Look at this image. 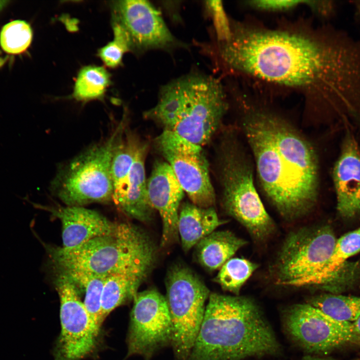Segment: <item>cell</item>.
I'll return each mask as SVG.
<instances>
[{
	"mask_svg": "<svg viewBox=\"0 0 360 360\" xmlns=\"http://www.w3.org/2000/svg\"><path fill=\"white\" fill-rule=\"evenodd\" d=\"M211 55L228 68L303 92L308 98L360 104V40L328 30L306 32L232 25Z\"/></svg>",
	"mask_w": 360,
	"mask_h": 360,
	"instance_id": "cell-1",
	"label": "cell"
},
{
	"mask_svg": "<svg viewBox=\"0 0 360 360\" xmlns=\"http://www.w3.org/2000/svg\"><path fill=\"white\" fill-rule=\"evenodd\" d=\"M242 126L268 199L288 220L307 214L318 194V162L312 145L288 122L263 110L246 114Z\"/></svg>",
	"mask_w": 360,
	"mask_h": 360,
	"instance_id": "cell-2",
	"label": "cell"
},
{
	"mask_svg": "<svg viewBox=\"0 0 360 360\" xmlns=\"http://www.w3.org/2000/svg\"><path fill=\"white\" fill-rule=\"evenodd\" d=\"M208 300L186 360H241L278 350L272 329L252 299L212 293Z\"/></svg>",
	"mask_w": 360,
	"mask_h": 360,
	"instance_id": "cell-3",
	"label": "cell"
},
{
	"mask_svg": "<svg viewBox=\"0 0 360 360\" xmlns=\"http://www.w3.org/2000/svg\"><path fill=\"white\" fill-rule=\"evenodd\" d=\"M228 109L224 89L216 78L192 72L160 90L156 105L144 116L163 128L201 146L220 128Z\"/></svg>",
	"mask_w": 360,
	"mask_h": 360,
	"instance_id": "cell-4",
	"label": "cell"
},
{
	"mask_svg": "<svg viewBox=\"0 0 360 360\" xmlns=\"http://www.w3.org/2000/svg\"><path fill=\"white\" fill-rule=\"evenodd\" d=\"M60 272L81 270L108 276L144 268L156 260V248L151 237L131 224H116L110 234L94 238L72 248H48Z\"/></svg>",
	"mask_w": 360,
	"mask_h": 360,
	"instance_id": "cell-5",
	"label": "cell"
},
{
	"mask_svg": "<svg viewBox=\"0 0 360 360\" xmlns=\"http://www.w3.org/2000/svg\"><path fill=\"white\" fill-rule=\"evenodd\" d=\"M125 127L122 120L108 136L91 146L59 170L50 188L66 206H82L112 200V158Z\"/></svg>",
	"mask_w": 360,
	"mask_h": 360,
	"instance_id": "cell-6",
	"label": "cell"
},
{
	"mask_svg": "<svg viewBox=\"0 0 360 360\" xmlns=\"http://www.w3.org/2000/svg\"><path fill=\"white\" fill-rule=\"evenodd\" d=\"M336 239L328 225L306 226L290 232L272 267L275 283L311 288L329 261Z\"/></svg>",
	"mask_w": 360,
	"mask_h": 360,
	"instance_id": "cell-7",
	"label": "cell"
},
{
	"mask_svg": "<svg viewBox=\"0 0 360 360\" xmlns=\"http://www.w3.org/2000/svg\"><path fill=\"white\" fill-rule=\"evenodd\" d=\"M166 286L172 319L171 346L176 360H186L202 322L210 292L196 273L181 264L171 268Z\"/></svg>",
	"mask_w": 360,
	"mask_h": 360,
	"instance_id": "cell-8",
	"label": "cell"
},
{
	"mask_svg": "<svg viewBox=\"0 0 360 360\" xmlns=\"http://www.w3.org/2000/svg\"><path fill=\"white\" fill-rule=\"evenodd\" d=\"M220 148L224 208L234 218L252 220L262 212L264 206L254 186L250 161L232 134L223 136Z\"/></svg>",
	"mask_w": 360,
	"mask_h": 360,
	"instance_id": "cell-9",
	"label": "cell"
},
{
	"mask_svg": "<svg viewBox=\"0 0 360 360\" xmlns=\"http://www.w3.org/2000/svg\"><path fill=\"white\" fill-rule=\"evenodd\" d=\"M127 336V357L150 360L172 344L173 328L166 297L156 289L138 292L134 299Z\"/></svg>",
	"mask_w": 360,
	"mask_h": 360,
	"instance_id": "cell-10",
	"label": "cell"
},
{
	"mask_svg": "<svg viewBox=\"0 0 360 360\" xmlns=\"http://www.w3.org/2000/svg\"><path fill=\"white\" fill-rule=\"evenodd\" d=\"M156 144L192 203L202 208L212 207L215 193L202 146L166 130L156 138Z\"/></svg>",
	"mask_w": 360,
	"mask_h": 360,
	"instance_id": "cell-11",
	"label": "cell"
},
{
	"mask_svg": "<svg viewBox=\"0 0 360 360\" xmlns=\"http://www.w3.org/2000/svg\"><path fill=\"white\" fill-rule=\"evenodd\" d=\"M284 322L292 338L312 352L326 353L348 344H360V336L354 331L352 322L336 320L308 303L288 308Z\"/></svg>",
	"mask_w": 360,
	"mask_h": 360,
	"instance_id": "cell-12",
	"label": "cell"
},
{
	"mask_svg": "<svg viewBox=\"0 0 360 360\" xmlns=\"http://www.w3.org/2000/svg\"><path fill=\"white\" fill-rule=\"evenodd\" d=\"M56 286L60 300L61 331L54 350V360H80L94 350L100 331L94 324L70 278L60 272Z\"/></svg>",
	"mask_w": 360,
	"mask_h": 360,
	"instance_id": "cell-13",
	"label": "cell"
},
{
	"mask_svg": "<svg viewBox=\"0 0 360 360\" xmlns=\"http://www.w3.org/2000/svg\"><path fill=\"white\" fill-rule=\"evenodd\" d=\"M112 25L126 35L130 50L168 48L176 44L160 12L146 0H126L112 4Z\"/></svg>",
	"mask_w": 360,
	"mask_h": 360,
	"instance_id": "cell-14",
	"label": "cell"
},
{
	"mask_svg": "<svg viewBox=\"0 0 360 360\" xmlns=\"http://www.w3.org/2000/svg\"><path fill=\"white\" fill-rule=\"evenodd\" d=\"M147 188L150 202L162 220L161 245L164 246L178 240L179 207L184 192L166 161L155 162Z\"/></svg>",
	"mask_w": 360,
	"mask_h": 360,
	"instance_id": "cell-15",
	"label": "cell"
},
{
	"mask_svg": "<svg viewBox=\"0 0 360 360\" xmlns=\"http://www.w3.org/2000/svg\"><path fill=\"white\" fill-rule=\"evenodd\" d=\"M336 209L340 216L352 218L360 213V150L348 135L332 172Z\"/></svg>",
	"mask_w": 360,
	"mask_h": 360,
	"instance_id": "cell-16",
	"label": "cell"
},
{
	"mask_svg": "<svg viewBox=\"0 0 360 360\" xmlns=\"http://www.w3.org/2000/svg\"><path fill=\"white\" fill-rule=\"evenodd\" d=\"M62 224V246L72 249L98 236L110 234L114 224L99 212L81 206H42Z\"/></svg>",
	"mask_w": 360,
	"mask_h": 360,
	"instance_id": "cell-17",
	"label": "cell"
},
{
	"mask_svg": "<svg viewBox=\"0 0 360 360\" xmlns=\"http://www.w3.org/2000/svg\"><path fill=\"white\" fill-rule=\"evenodd\" d=\"M148 145L142 143L136 153L128 178L126 193L118 206L128 216L143 222H150L154 209L148 196L144 167Z\"/></svg>",
	"mask_w": 360,
	"mask_h": 360,
	"instance_id": "cell-18",
	"label": "cell"
},
{
	"mask_svg": "<svg viewBox=\"0 0 360 360\" xmlns=\"http://www.w3.org/2000/svg\"><path fill=\"white\" fill-rule=\"evenodd\" d=\"M227 221L219 218L213 207L202 208L194 204H184L178 219V234L182 248L189 250L204 238Z\"/></svg>",
	"mask_w": 360,
	"mask_h": 360,
	"instance_id": "cell-19",
	"label": "cell"
},
{
	"mask_svg": "<svg viewBox=\"0 0 360 360\" xmlns=\"http://www.w3.org/2000/svg\"><path fill=\"white\" fill-rule=\"evenodd\" d=\"M152 268H142L106 276L102 298V322L116 308L134 299L139 286L146 279Z\"/></svg>",
	"mask_w": 360,
	"mask_h": 360,
	"instance_id": "cell-20",
	"label": "cell"
},
{
	"mask_svg": "<svg viewBox=\"0 0 360 360\" xmlns=\"http://www.w3.org/2000/svg\"><path fill=\"white\" fill-rule=\"evenodd\" d=\"M247 242L228 230L214 231L196 245L200 264L209 270L221 267Z\"/></svg>",
	"mask_w": 360,
	"mask_h": 360,
	"instance_id": "cell-21",
	"label": "cell"
},
{
	"mask_svg": "<svg viewBox=\"0 0 360 360\" xmlns=\"http://www.w3.org/2000/svg\"><path fill=\"white\" fill-rule=\"evenodd\" d=\"M142 142L124 128L115 146L111 166L112 200L118 206L126 193L128 178L136 153Z\"/></svg>",
	"mask_w": 360,
	"mask_h": 360,
	"instance_id": "cell-22",
	"label": "cell"
},
{
	"mask_svg": "<svg viewBox=\"0 0 360 360\" xmlns=\"http://www.w3.org/2000/svg\"><path fill=\"white\" fill-rule=\"evenodd\" d=\"M75 283L84 288V304L96 328L100 331L102 324L101 318L102 298L107 276H99L81 270L62 272Z\"/></svg>",
	"mask_w": 360,
	"mask_h": 360,
	"instance_id": "cell-23",
	"label": "cell"
},
{
	"mask_svg": "<svg viewBox=\"0 0 360 360\" xmlns=\"http://www.w3.org/2000/svg\"><path fill=\"white\" fill-rule=\"evenodd\" d=\"M110 84V76L103 67L88 66L82 68L76 78L73 97L87 102L102 98Z\"/></svg>",
	"mask_w": 360,
	"mask_h": 360,
	"instance_id": "cell-24",
	"label": "cell"
},
{
	"mask_svg": "<svg viewBox=\"0 0 360 360\" xmlns=\"http://www.w3.org/2000/svg\"><path fill=\"white\" fill-rule=\"evenodd\" d=\"M308 303L339 320L353 322L360 316V296L327 293L312 298Z\"/></svg>",
	"mask_w": 360,
	"mask_h": 360,
	"instance_id": "cell-25",
	"label": "cell"
},
{
	"mask_svg": "<svg viewBox=\"0 0 360 360\" xmlns=\"http://www.w3.org/2000/svg\"><path fill=\"white\" fill-rule=\"evenodd\" d=\"M258 265L244 258H231L220 268L214 280L222 288L238 294L240 291Z\"/></svg>",
	"mask_w": 360,
	"mask_h": 360,
	"instance_id": "cell-26",
	"label": "cell"
},
{
	"mask_svg": "<svg viewBox=\"0 0 360 360\" xmlns=\"http://www.w3.org/2000/svg\"><path fill=\"white\" fill-rule=\"evenodd\" d=\"M32 38L30 26L26 21L15 20L6 24L0 32V46L10 54H20L30 46Z\"/></svg>",
	"mask_w": 360,
	"mask_h": 360,
	"instance_id": "cell-27",
	"label": "cell"
},
{
	"mask_svg": "<svg viewBox=\"0 0 360 360\" xmlns=\"http://www.w3.org/2000/svg\"><path fill=\"white\" fill-rule=\"evenodd\" d=\"M206 5L212 17L218 42L228 40L231 36V24L224 10L221 1L206 2Z\"/></svg>",
	"mask_w": 360,
	"mask_h": 360,
	"instance_id": "cell-28",
	"label": "cell"
},
{
	"mask_svg": "<svg viewBox=\"0 0 360 360\" xmlns=\"http://www.w3.org/2000/svg\"><path fill=\"white\" fill-rule=\"evenodd\" d=\"M128 51L124 44L114 38L100 50L98 56L106 66L114 68L120 64L124 54Z\"/></svg>",
	"mask_w": 360,
	"mask_h": 360,
	"instance_id": "cell-29",
	"label": "cell"
},
{
	"mask_svg": "<svg viewBox=\"0 0 360 360\" xmlns=\"http://www.w3.org/2000/svg\"><path fill=\"white\" fill-rule=\"evenodd\" d=\"M306 0H251L247 2L250 6L260 10L270 11L286 10L300 4L306 5Z\"/></svg>",
	"mask_w": 360,
	"mask_h": 360,
	"instance_id": "cell-30",
	"label": "cell"
},
{
	"mask_svg": "<svg viewBox=\"0 0 360 360\" xmlns=\"http://www.w3.org/2000/svg\"><path fill=\"white\" fill-rule=\"evenodd\" d=\"M306 6L318 13L327 16L332 14L334 4L328 0H307Z\"/></svg>",
	"mask_w": 360,
	"mask_h": 360,
	"instance_id": "cell-31",
	"label": "cell"
},
{
	"mask_svg": "<svg viewBox=\"0 0 360 360\" xmlns=\"http://www.w3.org/2000/svg\"><path fill=\"white\" fill-rule=\"evenodd\" d=\"M352 323L354 331L360 336V316Z\"/></svg>",
	"mask_w": 360,
	"mask_h": 360,
	"instance_id": "cell-32",
	"label": "cell"
},
{
	"mask_svg": "<svg viewBox=\"0 0 360 360\" xmlns=\"http://www.w3.org/2000/svg\"><path fill=\"white\" fill-rule=\"evenodd\" d=\"M354 4L356 9V11L358 13V14L360 16V0L355 1Z\"/></svg>",
	"mask_w": 360,
	"mask_h": 360,
	"instance_id": "cell-33",
	"label": "cell"
},
{
	"mask_svg": "<svg viewBox=\"0 0 360 360\" xmlns=\"http://www.w3.org/2000/svg\"><path fill=\"white\" fill-rule=\"evenodd\" d=\"M8 1L7 0H0V11H1L4 8L7 4Z\"/></svg>",
	"mask_w": 360,
	"mask_h": 360,
	"instance_id": "cell-34",
	"label": "cell"
}]
</instances>
